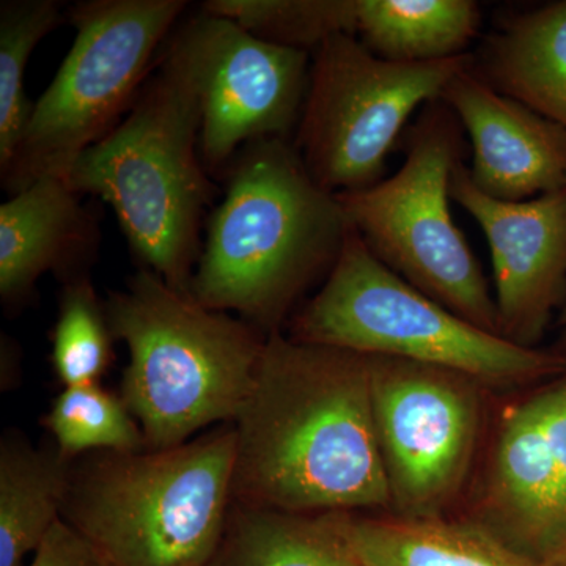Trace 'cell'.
<instances>
[{
  "label": "cell",
  "mask_w": 566,
  "mask_h": 566,
  "mask_svg": "<svg viewBox=\"0 0 566 566\" xmlns=\"http://www.w3.org/2000/svg\"><path fill=\"white\" fill-rule=\"evenodd\" d=\"M237 433V504L294 515L392 506L365 354L266 335Z\"/></svg>",
  "instance_id": "cell-1"
},
{
  "label": "cell",
  "mask_w": 566,
  "mask_h": 566,
  "mask_svg": "<svg viewBox=\"0 0 566 566\" xmlns=\"http://www.w3.org/2000/svg\"><path fill=\"white\" fill-rule=\"evenodd\" d=\"M349 227L337 196L316 185L294 145L255 142L230 164L189 294L210 311L279 333L297 297L329 275Z\"/></svg>",
  "instance_id": "cell-2"
},
{
  "label": "cell",
  "mask_w": 566,
  "mask_h": 566,
  "mask_svg": "<svg viewBox=\"0 0 566 566\" xmlns=\"http://www.w3.org/2000/svg\"><path fill=\"white\" fill-rule=\"evenodd\" d=\"M200 128L191 77L167 44L125 118L61 177L81 197L109 205L142 266L188 294L214 197L197 148Z\"/></svg>",
  "instance_id": "cell-3"
},
{
  "label": "cell",
  "mask_w": 566,
  "mask_h": 566,
  "mask_svg": "<svg viewBox=\"0 0 566 566\" xmlns=\"http://www.w3.org/2000/svg\"><path fill=\"white\" fill-rule=\"evenodd\" d=\"M233 424L166 450L88 453L62 520L106 566H211L233 504Z\"/></svg>",
  "instance_id": "cell-4"
},
{
  "label": "cell",
  "mask_w": 566,
  "mask_h": 566,
  "mask_svg": "<svg viewBox=\"0 0 566 566\" xmlns=\"http://www.w3.org/2000/svg\"><path fill=\"white\" fill-rule=\"evenodd\" d=\"M112 334L128 349L122 400L147 450L186 444L216 422H234L251 392L266 337L210 311L142 268L106 303Z\"/></svg>",
  "instance_id": "cell-5"
},
{
  "label": "cell",
  "mask_w": 566,
  "mask_h": 566,
  "mask_svg": "<svg viewBox=\"0 0 566 566\" xmlns=\"http://www.w3.org/2000/svg\"><path fill=\"white\" fill-rule=\"evenodd\" d=\"M289 337L438 365L485 386L566 374V354L526 348L465 322L379 262L353 227L323 289L294 316Z\"/></svg>",
  "instance_id": "cell-6"
},
{
  "label": "cell",
  "mask_w": 566,
  "mask_h": 566,
  "mask_svg": "<svg viewBox=\"0 0 566 566\" xmlns=\"http://www.w3.org/2000/svg\"><path fill=\"white\" fill-rule=\"evenodd\" d=\"M186 9V0H84L69 7L73 46L0 170L10 197L41 178L63 177L125 118Z\"/></svg>",
  "instance_id": "cell-7"
},
{
  "label": "cell",
  "mask_w": 566,
  "mask_h": 566,
  "mask_svg": "<svg viewBox=\"0 0 566 566\" xmlns=\"http://www.w3.org/2000/svg\"><path fill=\"white\" fill-rule=\"evenodd\" d=\"M392 177L338 193L349 226L379 262L486 333L501 335L482 266L450 212V181L463 161L461 125L441 99L428 104Z\"/></svg>",
  "instance_id": "cell-8"
},
{
  "label": "cell",
  "mask_w": 566,
  "mask_h": 566,
  "mask_svg": "<svg viewBox=\"0 0 566 566\" xmlns=\"http://www.w3.org/2000/svg\"><path fill=\"white\" fill-rule=\"evenodd\" d=\"M474 62L464 54L428 63L378 57L352 33L312 54L294 148L324 191H363L385 180L387 158L417 107L438 102Z\"/></svg>",
  "instance_id": "cell-9"
},
{
  "label": "cell",
  "mask_w": 566,
  "mask_h": 566,
  "mask_svg": "<svg viewBox=\"0 0 566 566\" xmlns=\"http://www.w3.org/2000/svg\"><path fill=\"white\" fill-rule=\"evenodd\" d=\"M371 408L397 516L441 517L479 441V381L438 365L370 356Z\"/></svg>",
  "instance_id": "cell-10"
},
{
  "label": "cell",
  "mask_w": 566,
  "mask_h": 566,
  "mask_svg": "<svg viewBox=\"0 0 566 566\" xmlns=\"http://www.w3.org/2000/svg\"><path fill=\"white\" fill-rule=\"evenodd\" d=\"M199 99L200 156L223 169L248 145L286 139L297 128L312 54L256 39L237 22L200 10L170 39Z\"/></svg>",
  "instance_id": "cell-11"
},
{
  "label": "cell",
  "mask_w": 566,
  "mask_h": 566,
  "mask_svg": "<svg viewBox=\"0 0 566 566\" xmlns=\"http://www.w3.org/2000/svg\"><path fill=\"white\" fill-rule=\"evenodd\" d=\"M450 197L482 227L490 244L501 337L536 348L566 300V188L502 202L479 191L460 161Z\"/></svg>",
  "instance_id": "cell-12"
},
{
  "label": "cell",
  "mask_w": 566,
  "mask_h": 566,
  "mask_svg": "<svg viewBox=\"0 0 566 566\" xmlns=\"http://www.w3.org/2000/svg\"><path fill=\"white\" fill-rule=\"evenodd\" d=\"M439 99L471 139L469 175L479 191L502 202H524L566 188V129L495 91L474 62Z\"/></svg>",
  "instance_id": "cell-13"
},
{
  "label": "cell",
  "mask_w": 566,
  "mask_h": 566,
  "mask_svg": "<svg viewBox=\"0 0 566 566\" xmlns=\"http://www.w3.org/2000/svg\"><path fill=\"white\" fill-rule=\"evenodd\" d=\"M482 526L538 564L566 545V495L536 392L510 408L483 491Z\"/></svg>",
  "instance_id": "cell-14"
},
{
  "label": "cell",
  "mask_w": 566,
  "mask_h": 566,
  "mask_svg": "<svg viewBox=\"0 0 566 566\" xmlns=\"http://www.w3.org/2000/svg\"><path fill=\"white\" fill-rule=\"evenodd\" d=\"M61 177H46L0 207V297L6 307L31 300L41 275L82 277L96 259L99 222Z\"/></svg>",
  "instance_id": "cell-15"
},
{
  "label": "cell",
  "mask_w": 566,
  "mask_h": 566,
  "mask_svg": "<svg viewBox=\"0 0 566 566\" xmlns=\"http://www.w3.org/2000/svg\"><path fill=\"white\" fill-rule=\"evenodd\" d=\"M474 70L502 95L566 129V0L509 18Z\"/></svg>",
  "instance_id": "cell-16"
},
{
  "label": "cell",
  "mask_w": 566,
  "mask_h": 566,
  "mask_svg": "<svg viewBox=\"0 0 566 566\" xmlns=\"http://www.w3.org/2000/svg\"><path fill=\"white\" fill-rule=\"evenodd\" d=\"M337 521L365 566H543L480 523L353 513H337Z\"/></svg>",
  "instance_id": "cell-17"
},
{
  "label": "cell",
  "mask_w": 566,
  "mask_h": 566,
  "mask_svg": "<svg viewBox=\"0 0 566 566\" xmlns=\"http://www.w3.org/2000/svg\"><path fill=\"white\" fill-rule=\"evenodd\" d=\"M482 13L472 0H356V36L378 57L428 63L468 54Z\"/></svg>",
  "instance_id": "cell-18"
},
{
  "label": "cell",
  "mask_w": 566,
  "mask_h": 566,
  "mask_svg": "<svg viewBox=\"0 0 566 566\" xmlns=\"http://www.w3.org/2000/svg\"><path fill=\"white\" fill-rule=\"evenodd\" d=\"M211 566H365L337 513L294 515L237 504Z\"/></svg>",
  "instance_id": "cell-19"
},
{
  "label": "cell",
  "mask_w": 566,
  "mask_h": 566,
  "mask_svg": "<svg viewBox=\"0 0 566 566\" xmlns=\"http://www.w3.org/2000/svg\"><path fill=\"white\" fill-rule=\"evenodd\" d=\"M71 460L9 439L0 449V566H22L62 517Z\"/></svg>",
  "instance_id": "cell-20"
},
{
  "label": "cell",
  "mask_w": 566,
  "mask_h": 566,
  "mask_svg": "<svg viewBox=\"0 0 566 566\" xmlns=\"http://www.w3.org/2000/svg\"><path fill=\"white\" fill-rule=\"evenodd\" d=\"M59 0H3L0 3V170L17 151L33 111L24 74L33 50L66 20Z\"/></svg>",
  "instance_id": "cell-21"
},
{
  "label": "cell",
  "mask_w": 566,
  "mask_h": 566,
  "mask_svg": "<svg viewBox=\"0 0 566 566\" xmlns=\"http://www.w3.org/2000/svg\"><path fill=\"white\" fill-rule=\"evenodd\" d=\"M202 10L256 39L308 54L338 33L356 35V0H208Z\"/></svg>",
  "instance_id": "cell-22"
},
{
  "label": "cell",
  "mask_w": 566,
  "mask_h": 566,
  "mask_svg": "<svg viewBox=\"0 0 566 566\" xmlns=\"http://www.w3.org/2000/svg\"><path fill=\"white\" fill-rule=\"evenodd\" d=\"M46 427L63 457L84 453H136L147 450L140 424L120 397L96 385L65 387L55 398Z\"/></svg>",
  "instance_id": "cell-23"
},
{
  "label": "cell",
  "mask_w": 566,
  "mask_h": 566,
  "mask_svg": "<svg viewBox=\"0 0 566 566\" xmlns=\"http://www.w3.org/2000/svg\"><path fill=\"white\" fill-rule=\"evenodd\" d=\"M112 334L106 305L87 275L65 283L52 331V364L65 385H96L112 363Z\"/></svg>",
  "instance_id": "cell-24"
},
{
  "label": "cell",
  "mask_w": 566,
  "mask_h": 566,
  "mask_svg": "<svg viewBox=\"0 0 566 566\" xmlns=\"http://www.w3.org/2000/svg\"><path fill=\"white\" fill-rule=\"evenodd\" d=\"M33 554L29 566H106L95 549L62 517Z\"/></svg>",
  "instance_id": "cell-25"
},
{
  "label": "cell",
  "mask_w": 566,
  "mask_h": 566,
  "mask_svg": "<svg viewBox=\"0 0 566 566\" xmlns=\"http://www.w3.org/2000/svg\"><path fill=\"white\" fill-rule=\"evenodd\" d=\"M536 397L542 411L543 428L566 495V374L551 379L549 385L536 390Z\"/></svg>",
  "instance_id": "cell-26"
},
{
  "label": "cell",
  "mask_w": 566,
  "mask_h": 566,
  "mask_svg": "<svg viewBox=\"0 0 566 566\" xmlns=\"http://www.w3.org/2000/svg\"><path fill=\"white\" fill-rule=\"evenodd\" d=\"M543 566H566V545L562 546L554 556L547 558Z\"/></svg>",
  "instance_id": "cell-27"
},
{
  "label": "cell",
  "mask_w": 566,
  "mask_h": 566,
  "mask_svg": "<svg viewBox=\"0 0 566 566\" xmlns=\"http://www.w3.org/2000/svg\"><path fill=\"white\" fill-rule=\"evenodd\" d=\"M560 327H562V334H560V344H558L557 348L558 352L566 354V303L564 305V312H562L560 315Z\"/></svg>",
  "instance_id": "cell-28"
}]
</instances>
